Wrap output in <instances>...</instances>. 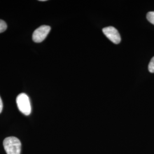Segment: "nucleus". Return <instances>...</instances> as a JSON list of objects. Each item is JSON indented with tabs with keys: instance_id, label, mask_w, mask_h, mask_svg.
I'll return each mask as SVG.
<instances>
[{
	"instance_id": "7ed1b4c3",
	"label": "nucleus",
	"mask_w": 154,
	"mask_h": 154,
	"mask_svg": "<svg viewBox=\"0 0 154 154\" xmlns=\"http://www.w3.org/2000/svg\"><path fill=\"white\" fill-rule=\"evenodd\" d=\"M51 28L48 25H42L37 28L34 32L33 34V40L36 43L42 42L46 38L49 33Z\"/></svg>"
},
{
	"instance_id": "20e7f679",
	"label": "nucleus",
	"mask_w": 154,
	"mask_h": 154,
	"mask_svg": "<svg viewBox=\"0 0 154 154\" xmlns=\"http://www.w3.org/2000/svg\"><path fill=\"white\" fill-rule=\"evenodd\" d=\"M103 32L107 38L115 44H118L121 41V37L116 30V29L112 26H109L103 28L102 30Z\"/></svg>"
},
{
	"instance_id": "423d86ee",
	"label": "nucleus",
	"mask_w": 154,
	"mask_h": 154,
	"mask_svg": "<svg viewBox=\"0 0 154 154\" xmlns=\"http://www.w3.org/2000/svg\"><path fill=\"white\" fill-rule=\"evenodd\" d=\"M6 29H7V25L6 22L2 20H0V33L5 32Z\"/></svg>"
},
{
	"instance_id": "f257e3e1",
	"label": "nucleus",
	"mask_w": 154,
	"mask_h": 154,
	"mask_svg": "<svg viewBox=\"0 0 154 154\" xmlns=\"http://www.w3.org/2000/svg\"><path fill=\"white\" fill-rule=\"evenodd\" d=\"M4 147L7 154H21V143L14 137L5 138L3 142Z\"/></svg>"
},
{
	"instance_id": "0eeeda50",
	"label": "nucleus",
	"mask_w": 154,
	"mask_h": 154,
	"mask_svg": "<svg viewBox=\"0 0 154 154\" xmlns=\"http://www.w3.org/2000/svg\"><path fill=\"white\" fill-rule=\"evenodd\" d=\"M149 72L154 73V57L151 60L149 65Z\"/></svg>"
},
{
	"instance_id": "39448f33",
	"label": "nucleus",
	"mask_w": 154,
	"mask_h": 154,
	"mask_svg": "<svg viewBox=\"0 0 154 154\" xmlns=\"http://www.w3.org/2000/svg\"><path fill=\"white\" fill-rule=\"evenodd\" d=\"M147 19L149 22L154 25V11H149L147 13Z\"/></svg>"
},
{
	"instance_id": "f03ea898",
	"label": "nucleus",
	"mask_w": 154,
	"mask_h": 154,
	"mask_svg": "<svg viewBox=\"0 0 154 154\" xmlns=\"http://www.w3.org/2000/svg\"><path fill=\"white\" fill-rule=\"evenodd\" d=\"M17 105L19 110L25 116H29L32 111V107L29 98L25 93L19 94L16 99Z\"/></svg>"
},
{
	"instance_id": "6e6552de",
	"label": "nucleus",
	"mask_w": 154,
	"mask_h": 154,
	"mask_svg": "<svg viewBox=\"0 0 154 154\" xmlns=\"http://www.w3.org/2000/svg\"><path fill=\"white\" fill-rule=\"evenodd\" d=\"M2 109H3V103H2V99H1V97H0V114L1 113Z\"/></svg>"
}]
</instances>
